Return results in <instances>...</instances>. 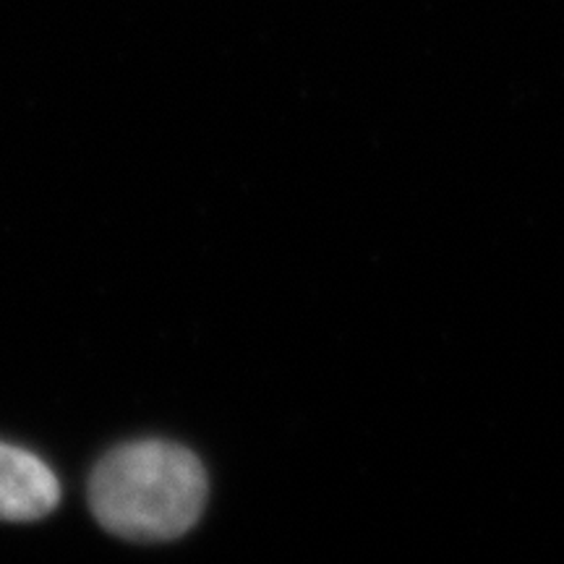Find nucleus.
<instances>
[{"label": "nucleus", "mask_w": 564, "mask_h": 564, "mask_svg": "<svg viewBox=\"0 0 564 564\" xmlns=\"http://www.w3.org/2000/svg\"><path fill=\"white\" fill-rule=\"evenodd\" d=\"M207 470L183 444L139 440L110 449L89 478V505L112 535L141 544L188 533L207 505Z\"/></svg>", "instance_id": "1"}, {"label": "nucleus", "mask_w": 564, "mask_h": 564, "mask_svg": "<svg viewBox=\"0 0 564 564\" xmlns=\"http://www.w3.org/2000/svg\"><path fill=\"white\" fill-rule=\"evenodd\" d=\"M61 502L58 476L42 457L0 442V520L30 523L51 514Z\"/></svg>", "instance_id": "2"}]
</instances>
